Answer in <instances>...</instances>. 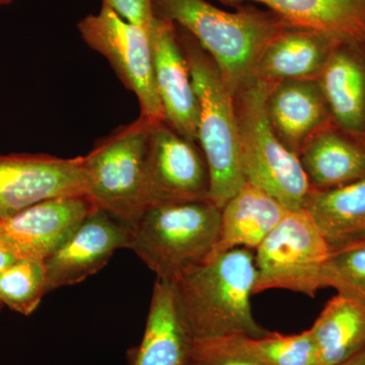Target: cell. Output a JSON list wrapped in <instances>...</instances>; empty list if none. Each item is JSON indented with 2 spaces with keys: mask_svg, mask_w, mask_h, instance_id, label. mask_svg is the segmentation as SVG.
<instances>
[{
  "mask_svg": "<svg viewBox=\"0 0 365 365\" xmlns=\"http://www.w3.org/2000/svg\"><path fill=\"white\" fill-rule=\"evenodd\" d=\"M103 4L125 21L148 31L155 16L153 0H103Z\"/></svg>",
  "mask_w": 365,
  "mask_h": 365,
  "instance_id": "4316f807",
  "label": "cell"
},
{
  "mask_svg": "<svg viewBox=\"0 0 365 365\" xmlns=\"http://www.w3.org/2000/svg\"><path fill=\"white\" fill-rule=\"evenodd\" d=\"M322 287L365 307V246L333 252L322 273Z\"/></svg>",
  "mask_w": 365,
  "mask_h": 365,
  "instance_id": "d4e9b609",
  "label": "cell"
},
{
  "mask_svg": "<svg viewBox=\"0 0 365 365\" xmlns=\"http://www.w3.org/2000/svg\"><path fill=\"white\" fill-rule=\"evenodd\" d=\"M131 228L96 207L76 232L49 258L46 259L47 294L83 282L98 272L117 250L129 249Z\"/></svg>",
  "mask_w": 365,
  "mask_h": 365,
  "instance_id": "8fae6325",
  "label": "cell"
},
{
  "mask_svg": "<svg viewBox=\"0 0 365 365\" xmlns=\"http://www.w3.org/2000/svg\"><path fill=\"white\" fill-rule=\"evenodd\" d=\"M359 246H365V242H362V244L359 245ZM355 247H357V246H355Z\"/></svg>",
  "mask_w": 365,
  "mask_h": 365,
  "instance_id": "4dcf8cb0",
  "label": "cell"
},
{
  "mask_svg": "<svg viewBox=\"0 0 365 365\" xmlns=\"http://www.w3.org/2000/svg\"><path fill=\"white\" fill-rule=\"evenodd\" d=\"M148 206L209 199L207 163L197 144L187 140L167 121L153 122L146 158Z\"/></svg>",
  "mask_w": 365,
  "mask_h": 365,
  "instance_id": "9c48e42d",
  "label": "cell"
},
{
  "mask_svg": "<svg viewBox=\"0 0 365 365\" xmlns=\"http://www.w3.org/2000/svg\"><path fill=\"white\" fill-rule=\"evenodd\" d=\"M222 209L210 199L148 206L131 227L130 250L158 279L173 283L217 242Z\"/></svg>",
  "mask_w": 365,
  "mask_h": 365,
  "instance_id": "277c9868",
  "label": "cell"
},
{
  "mask_svg": "<svg viewBox=\"0 0 365 365\" xmlns=\"http://www.w3.org/2000/svg\"><path fill=\"white\" fill-rule=\"evenodd\" d=\"M272 86L254 78L232 96L242 175L247 184L288 210H304L311 185L299 158L282 145L269 123L266 98Z\"/></svg>",
  "mask_w": 365,
  "mask_h": 365,
  "instance_id": "5b68a950",
  "label": "cell"
},
{
  "mask_svg": "<svg viewBox=\"0 0 365 365\" xmlns=\"http://www.w3.org/2000/svg\"><path fill=\"white\" fill-rule=\"evenodd\" d=\"M83 157L0 155V220L57 197L86 195Z\"/></svg>",
  "mask_w": 365,
  "mask_h": 365,
  "instance_id": "30bf717a",
  "label": "cell"
},
{
  "mask_svg": "<svg viewBox=\"0 0 365 365\" xmlns=\"http://www.w3.org/2000/svg\"><path fill=\"white\" fill-rule=\"evenodd\" d=\"M304 210L333 252L365 242V178L339 188L311 190Z\"/></svg>",
  "mask_w": 365,
  "mask_h": 365,
  "instance_id": "ffe728a7",
  "label": "cell"
},
{
  "mask_svg": "<svg viewBox=\"0 0 365 365\" xmlns=\"http://www.w3.org/2000/svg\"><path fill=\"white\" fill-rule=\"evenodd\" d=\"M188 365H262L237 351L222 338L194 341Z\"/></svg>",
  "mask_w": 365,
  "mask_h": 365,
  "instance_id": "484cf974",
  "label": "cell"
},
{
  "mask_svg": "<svg viewBox=\"0 0 365 365\" xmlns=\"http://www.w3.org/2000/svg\"><path fill=\"white\" fill-rule=\"evenodd\" d=\"M78 26L86 44L108 59L138 98L140 116L150 122L167 121L155 83L150 31L125 21L105 4Z\"/></svg>",
  "mask_w": 365,
  "mask_h": 365,
  "instance_id": "ba28073f",
  "label": "cell"
},
{
  "mask_svg": "<svg viewBox=\"0 0 365 365\" xmlns=\"http://www.w3.org/2000/svg\"><path fill=\"white\" fill-rule=\"evenodd\" d=\"M193 345L174 287L157 279L143 338L133 351L130 365H188Z\"/></svg>",
  "mask_w": 365,
  "mask_h": 365,
  "instance_id": "e0dca14e",
  "label": "cell"
},
{
  "mask_svg": "<svg viewBox=\"0 0 365 365\" xmlns=\"http://www.w3.org/2000/svg\"><path fill=\"white\" fill-rule=\"evenodd\" d=\"M158 95L170 126L198 143L199 104L191 73L178 39L176 24L155 16L150 29Z\"/></svg>",
  "mask_w": 365,
  "mask_h": 365,
  "instance_id": "4fadbf2b",
  "label": "cell"
},
{
  "mask_svg": "<svg viewBox=\"0 0 365 365\" xmlns=\"http://www.w3.org/2000/svg\"><path fill=\"white\" fill-rule=\"evenodd\" d=\"M299 160L312 190L339 188L365 178V134L331 122L306 144Z\"/></svg>",
  "mask_w": 365,
  "mask_h": 365,
  "instance_id": "9a60e30c",
  "label": "cell"
},
{
  "mask_svg": "<svg viewBox=\"0 0 365 365\" xmlns=\"http://www.w3.org/2000/svg\"><path fill=\"white\" fill-rule=\"evenodd\" d=\"M289 212L275 198L246 184L222 208L220 235L211 255L230 250H256Z\"/></svg>",
  "mask_w": 365,
  "mask_h": 365,
  "instance_id": "d6986e66",
  "label": "cell"
},
{
  "mask_svg": "<svg viewBox=\"0 0 365 365\" xmlns=\"http://www.w3.org/2000/svg\"><path fill=\"white\" fill-rule=\"evenodd\" d=\"M319 365H335L365 349V307L338 294L332 297L313 327Z\"/></svg>",
  "mask_w": 365,
  "mask_h": 365,
  "instance_id": "7402d4cb",
  "label": "cell"
},
{
  "mask_svg": "<svg viewBox=\"0 0 365 365\" xmlns=\"http://www.w3.org/2000/svg\"><path fill=\"white\" fill-rule=\"evenodd\" d=\"M228 6L264 4L289 25L328 34L340 41H365V0H217Z\"/></svg>",
  "mask_w": 365,
  "mask_h": 365,
  "instance_id": "44dd1931",
  "label": "cell"
},
{
  "mask_svg": "<svg viewBox=\"0 0 365 365\" xmlns=\"http://www.w3.org/2000/svg\"><path fill=\"white\" fill-rule=\"evenodd\" d=\"M151 123L140 116L83 157L86 195L130 228L148 207L146 158Z\"/></svg>",
  "mask_w": 365,
  "mask_h": 365,
  "instance_id": "8992f818",
  "label": "cell"
},
{
  "mask_svg": "<svg viewBox=\"0 0 365 365\" xmlns=\"http://www.w3.org/2000/svg\"><path fill=\"white\" fill-rule=\"evenodd\" d=\"M199 104L198 143L210 176L209 199L220 209L247 184L242 175L234 97L195 38L177 28Z\"/></svg>",
  "mask_w": 365,
  "mask_h": 365,
  "instance_id": "3957f363",
  "label": "cell"
},
{
  "mask_svg": "<svg viewBox=\"0 0 365 365\" xmlns=\"http://www.w3.org/2000/svg\"><path fill=\"white\" fill-rule=\"evenodd\" d=\"M256 278L255 254L237 248L208 256L170 283L194 341L267 335L252 312Z\"/></svg>",
  "mask_w": 365,
  "mask_h": 365,
  "instance_id": "6da1fadb",
  "label": "cell"
},
{
  "mask_svg": "<svg viewBox=\"0 0 365 365\" xmlns=\"http://www.w3.org/2000/svg\"><path fill=\"white\" fill-rule=\"evenodd\" d=\"M332 250L306 210L289 211L256 249L254 294L287 289L314 297Z\"/></svg>",
  "mask_w": 365,
  "mask_h": 365,
  "instance_id": "52a82bcc",
  "label": "cell"
},
{
  "mask_svg": "<svg viewBox=\"0 0 365 365\" xmlns=\"http://www.w3.org/2000/svg\"><path fill=\"white\" fill-rule=\"evenodd\" d=\"M266 112L278 140L297 158L309 139L333 122L317 78L275 83L266 98Z\"/></svg>",
  "mask_w": 365,
  "mask_h": 365,
  "instance_id": "5bb4252c",
  "label": "cell"
},
{
  "mask_svg": "<svg viewBox=\"0 0 365 365\" xmlns=\"http://www.w3.org/2000/svg\"><path fill=\"white\" fill-rule=\"evenodd\" d=\"M339 41L328 34L289 25L266 48L255 78L271 85L290 79L318 78Z\"/></svg>",
  "mask_w": 365,
  "mask_h": 365,
  "instance_id": "ac0fdd59",
  "label": "cell"
},
{
  "mask_svg": "<svg viewBox=\"0 0 365 365\" xmlns=\"http://www.w3.org/2000/svg\"><path fill=\"white\" fill-rule=\"evenodd\" d=\"M222 339L262 365H319L318 351L309 330L295 335L269 332L259 338L234 335Z\"/></svg>",
  "mask_w": 365,
  "mask_h": 365,
  "instance_id": "603a6c76",
  "label": "cell"
},
{
  "mask_svg": "<svg viewBox=\"0 0 365 365\" xmlns=\"http://www.w3.org/2000/svg\"><path fill=\"white\" fill-rule=\"evenodd\" d=\"M11 0H0V6H4V4H7L11 2Z\"/></svg>",
  "mask_w": 365,
  "mask_h": 365,
  "instance_id": "f546056e",
  "label": "cell"
},
{
  "mask_svg": "<svg viewBox=\"0 0 365 365\" xmlns=\"http://www.w3.org/2000/svg\"><path fill=\"white\" fill-rule=\"evenodd\" d=\"M335 365H365V349Z\"/></svg>",
  "mask_w": 365,
  "mask_h": 365,
  "instance_id": "f1b7e54d",
  "label": "cell"
},
{
  "mask_svg": "<svg viewBox=\"0 0 365 365\" xmlns=\"http://www.w3.org/2000/svg\"><path fill=\"white\" fill-rule=\"evenodd\" d=\"M153 11L195 38L215 60L232 96L253 81L266 48L289 26L272 11L242 6L228 13L206 0H153Z\"/></svg>",
  "mask_w": 365,
  "mask_h": 365,
  "instance_id": "7a4b0ae2",
  "label": "cell"
},
{
  "mask_svg": "<svg viewBox=\"0 0 365 365\" xmlns=\"http://www.w3.org/2000/svg\"><path fill=\"white\" fill-rule=\"evenodd\" d=\"M317 79L334 123L365 134V41H339Z\"/></svg>",
  "mask_w": 365,
  "mask_h": 365,
  "instance_id": "2e32d148",
  "label": "cell"
},
{
  "mask_svg": "<svg viewBox=\"0 0 365 365\" xmlns=\"http://www.w3.org/2000/svg\"><path fill=\"white\" fill-rule=\"evenodd\" d=\"M16 260H19L18 257L9 250V247L4 244V242L0 239V273L11 266ZM2 304H0V312H1Z\"/></svg>",
  "mask_w": 365,
  "mask_h": 365,
  "instance_id": "83f0119b",
  "label": "cell"
},
{
  "mask_svg": "<svg viewBox=\"0 0 365 365\" xmlns=\"http://www.w3.org/2000/svg\"><path fill=\"white\" fill-rule=\"evenodd\" d=\"M45 294L44 262L19 259L0 273V304L11 311L31 316Z\"/></svg>",
  "mask_w": 365,
  "mask_h": 365,
  "instance_id": "cb8c5ba5",
  "label": "cell"
},
{
  "mask_svg": "<svg viewBox=\"0 0 365 365\" xmlns=\"http://www.w3.org/2000/svg\"><path fill=\"white\" fill-rule=\"evenodd\" d=\"M96 207L86 195L47 199L0 220V239L19 259L45 262Z\"/></svg>",
  "mask_w": 365,
  "mask_h": 365,
  "instance_id": "7c38bea8",
  "label": "cell"
}]
</instances>
